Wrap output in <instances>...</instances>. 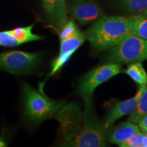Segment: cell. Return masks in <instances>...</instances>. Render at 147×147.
I'll use <instances>...</instances> for the list:
<instances>
[{
    "instance_id": "1",
    "label": "cell",
    "mask_w": 147,
    "mask_h": 147,
    "mask_svg": "<svg viewBox=\"0 0 147 147\" xmlns=\"http://www.w3.org/2000/svg\"><path fill=\"white\" fill-rule=\"evenodd\" d=\"M129 35L130 16H103L84 33L97 51L111 49Z\"/></svg>"
},
{
    "instance_id": "2",
    "label": "cell",
    "mask_w": 147,
    "mask_h": 147,
    "mask_svg": "<svg viewBox=\"0 0 147 147\" xmlns=\"http://www.w3.org/2000/svg\"><path fill=\"white\" fill-rule=\"evenodd\" d=\"M104 125L101 123L92 104H84L82 123L76 136L64 142L63 146L72 147L106 146V134Z\"/></svg>"
},
{
    "instance_id": "3",
    "label": "cell",
    "mask_w": 147,
    "mask_h": 147,
    "mask_svg": "<svg viewBox=\"0 0 147 147\" xmlns=\"http://www.w3.org/2000/svg\"><path fill=\"white\" fill-rule=\"evenodd\" d=\"M23 102L25 104V116L33 123L55 117L59 110L65 104L63 101L52 100L28 84H23Z\"/></svg>"
},
{
    "instance_id": "4",
    "label": "cell",
    "mask_w": 147,
    "mask_h": 147,
    "mask_svg": "<svg viewBox=\"0 0 147 147\" xmlns=\"http://www.w3.org/2000/svg\"><path fill=\"white\" fill-rule=\"evenodd\" d=\"M106 60L109 63L129 64L147 60V40L129 35L119 45L109 49Z\"/></svg>"
},
{
    "instance_id": "5",
    "label": "cell",
    "mask_w": 147,
    "mask_h": 147,
    "mask_svg": "<svg viewBox=\"0 0 147 147\" xmlns=\"http://www.w3.org/2000/svg\"><path fill=\"white\" fill-rule=\"evenodd\" d=\"M122 71L121 64L108 63L97 66L90 70L80 79L78 92L83 98L84 104H92L93 92L95 89L106 81Z\"/></svg>"
},
{
    "instance_id": "6",
    "label": "cell",
    "mask_w": 147,
    "mask_h": 147,
    "mask_svg": "<svg viewBox=\"0 0 147 147\" xmlns=\"http://www.w3.org/2000/svg\"><path fill=\"white\" fill-rule=\"evenodd\" d=\"M40 53L9 51L0 53V69L14 75L31 73L39 63Z\"/></svg>"
},
{
    "instance_id": "7",
    "label": "cell",
    "mask_w": 147,
    "mask_h": 147,
    "mask_svg": "<svg viewBox=\"0 0 147 147\" xmlns=\"http://www.w3.org/2000/svg\"><path fill=\"white\" fill-rule=\"evenodd\" d=\"M82 114L78 104L69 103L59 110L55 118L60 124V130L65 142L70 140L78 133L81 126Z\"/></svg>"
},
{
    "instance_id": "8",
    "label": "cell",
    "mask_w": 147,
    "mask_h": 147,
    "mask_svg": "<svg viewBox=\"0 0 147 147\" xmlns=\"http://www.w3.org/2000/svg\"><path fill=\"white\" fill-rule=\"evenodd\" d=\"M69 12L82 25L95 23L104 16L102 8L93 0H73L69 7Z\"/></svg>"
},
{
    "instance_id": "9",
    "label": "cell",
    "mask_w": 147,
    "mask_h": 147,
    "mask_svg": "<svg viewBox=\"0 0 147 147\" xmlns=\"http://www.w3.org/2000/svg\"><path fill=\"white\" fill-rule=\"evenodd\" d=\"M145 87L146 84L140 85L136 94L133 97L124 101H117L110 108V109L108 110L105 122L104 123V127L105 129H109L112 125L121 117L130 114L134 111L136 107L140 97L145 89Z\"/></svg>"
},
{
    "instance_id": "10",
    "label": "cell",
    "mask_w": 147,
    "mask_h": 147,
    "mask_svg": "<svg viewBox=\"0 0 147 147\" xmlns=\"http://www.w3.org/2000/svg\"><path fill=\"white\" fill-rule=\"evenodd\" d=\"M139 132L140 130L137 125L130 121H126L110 129L106 135V140L112 144L119 146Z\"/></svg>"
},
{
    "instance_id": "11",
    "label": "cell",
    "mask_w": 147,
    "mask_h": 147,
    "mask_svg": "<svg viewBox=\"0 0 147 147\" xmlns=\"http://www.w3.org/2000/svg\"><path fill=\"white\" fill-rule=\"evenodd\" d=\"M42 3L51 21L61 28L67 22L65 0H42Z\"/></svg>"
},
{
    "instance_id": "12",
    "label": "cell",
    "mask_w": 147,
    "mask_h": 147,
    "mask_svg": "<svg viewBox=\"0 0 147 147\" xmlns=\"http://www.w3.org/2000/svg\"><path fill=\"white\" fill-rule=\"evenodd\" d=\"M130 32L131 35L147 40V16H130Z\"/></svg>"
},
{
    "instance_id": "13",
    "label": "cell",
    "mask_w": 147,
    "mask_h": 147,
    "mask_svg": "<svg viewBox=\"0 0 147 147\" xmlns=\"http://www.w3.org/2000/svg\"><path fill=\"white\" fill-rule=\"evenodd\" d=\"M125 73L139 85L147 84V73L141 62H134L130 63Z\"/></svg>"
},
{
    "instance_id": "14",
    "label": "cell",
    "mask_w": 147,
    "mask_h": 147,
    "mask_svg": "<svg viewBox=\"0 0 147 147\" xmlns=\"http://www.w3.org/2000/svg\"><path fill=\"white\" fill-rule=\"evenodd\" d=\"M34 26V25H32L25 27H17L10 30V32L21 43V45L29 42L43 40L44 38L42 36L33 34L32 29Z\"/></svg>"
},
{
    "instance_id": "15",
    "label": "cell",
    "mask_w": 147,
    "mask_h": 147,
    "mask_svg": "<svg viewBox=\"0 0 147 147\" xmlns=\"http://www.w3.org/2000/svg\"><path fill=\"white\" fill-rule=\"evenodd\" d=\"M125 12L131 15H140L147 10V0H118Z\"/></svg>"
},
{
    "instance_id": "16",
    "label": "cell",
    "mask_w": 147,
    "mask_h": 147,
    "mask_svg": "<svg viewBox=\"0 0 147 147\" xmlns=\"http://www.w3.org/2000/svg\"><path fill=\"white\" fill-rule=\"evenodd\" d=\"M86 40L84 34L81 33L76 36H72L66 39L60 40V52L61 53H72L84 43Z\"/></svg>"
},
{
    "instance_id": "17",
    "label": "cell",
    "mask_w": 147,
    "mask_h": 147,
    "mask_svg": "<svg viewBox=\"0 0 147 147\" xmlns=\"http://www.w3.org/2000/svg\"><path fill=\"white\" fill-rule=\"evenodd\" d=\"M147 113V84L140 97L136 107L130 113L129 120L134 123H137L143 115Z\"/></svg>"
},
{
    "instance_id": "18",
    "label": "cell",
    "mask_w": 147,
    "mask_h": 147,
    "mask_svg": "<svg viewBox=\"0 0 147 147\" xmlns=\"http://www.w3.org/2000/svg\"><path fill=\"white\" fill-rule=\"evenodd\" d=\"M81 32L79 30L74 22L72 21H68L61 27L59 32L60 40L66 39L72 36H76L81 34Z\"/></svg>"
},
{
    "instance_id": "19",
    "label": "cell",
    "mask_w": 147,
    "mask_h": 147,
    "mask_svg": "<svg viewBox=\"0 0 147 147\" xmlns=\"http://www.w3.org/2000/svg\"><path fill=\"white\" fill-rule=\"evenodd\" d=\"M72 55V53H59L57 57L53 61L52 63V70H51L50 76H52L57 72L58 71H59L61 67L69 60Z\"/></svg>"
},
{
    "instance_id": "20",
    "label": "cell",
    "mask_w": 147,
    "mask_h": 147,
    "mask_svg": "<svg viewBox=\"0 0 147 147\" xmlns=\"http://www.w3.org/2000/svg\"><path fill=\"white\" fill-rule=\"evenodd\" d=\"M21 45L10 31L0 32V46L4 47H14Z\"/></svg>"
},
{
    "instance_id": "21",
    "label": "cell",
    "mask_w": 147,
    "mask_h": 147,
    "mask_svg": "<svg viewBox=\"0 0 147 147\" xmlns=\"http://www.w3.org/2000/svg\"><path fill=\"white\" fill-rule=\"evenodd\" d=\"M143 133L139 132L132 136L125 142H123L119 145V146L122 147H140L141 146V139H142Z\"/></svg>"
},
{
    "instance_id": "22",
    "label": "cell",
    "mask_w": 147,
    "mask_h": 147,
    "mask_svg": "<svg viewBox=\"0 0 147 147\" xmlns=\"http://www.w3.org/2000/svg\"><path fill=\"white\" fill-rule=\"evenodd\" d=\"M137 123L140 131L147 134V113L141 117Z\"/></svg>"
},
{
    "instance_id": "23",
    "label": "cell",
    "mask_w": 147,
    "mask_h": 147,
    "mask_svg": "<svg viewBox=\"0 0 147 147\" xmlns=\"http://www.w3.org/2000/svg\"><path fill=\"white\" fill-rule=\"evenodd\" d=\"M141 146L147 147V134L146 133H143L142 139H141Z\"/></svg>"
},
{
    "instance_id": "24",
    "label": "cell",
    "mask_w": 147,
    "mask_h": 147,
    "mask_svg": "<svg viewBox=\"0 0 147 147\" xmlns=\"http://www.w3.org/2000/svg\"><path fill=\"white\" fill-rule=\"evenodd\" d=\"M6 146V143H5L4 139L0 138V147L5 146Z\"/></svg>"
},
{
    "instance_id": "25",
    "label": "cell",
    "mask_w": 147,
    "mask_h": 147,
    "mask_svg": "<svg viewBox=\"0 0 147 147\" xmlns=\"http://www.w3.org/2000/svg\"><path fill=\"white\" fill-rule=\"evenodd\" d=\"M141 15H142V16H147V10H145L144 12H143V13L141 14Z\"/></svg>"
}]
</instances>
